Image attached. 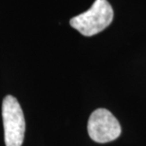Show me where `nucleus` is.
<instances>
[{"label":"nucleus","mask_w":146,"mask_h":146,"mask_svg":"<svg viewBox=\"0 0 146 146\" xmlns=\"http://www.w3.org/2000/svg\"><path fill=\"white\" fill-rule=\"evenodd\" d=\"M113 9L107 0H96L92 7L70 20V26L83 36L90 37L100 33L111 24Z\"/></svg>","instance_id":"f257e3e1"},{"label":"nucleus","mask_w":146,"mask_h":146,"mask_svg":"<svg viewBox=\"0 0 146 146\" xmlns=\"http://www.w3.org/2000/svg\"><path fill=\"white\" fill-rule=\"evenodd\" d=\"M2 118L6 146H21L26 123L21 106L13 96L7 95L3 100Z\"/></svg>","instance_id":"f03ea898"},{"label":"nucleus","mask_w":146,"mask_h":146,"mask_svg":"<svg viewBox=\"0 0 146 146\" xmlns=\"http://www.w3.org/2000/svg\"><path fill=\"white\" fill-rule=\"evenodd\" d=\"M87 131L90 138L99 143L115 141L122 133L117 118L105 108H98L90 115Z\"/></svg>","instance_id":"7ed1b4c3"}]
</instances>
